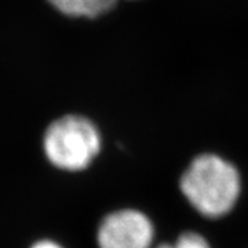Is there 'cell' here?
<instances>
[{
	"label": "cell",
	"instance_id": "cell-1",
	"mask_svg": "<svg viewBox=\"0 0 248 248\" xmlns=\"http://www.w3.org/2000/svg\"><path fill=\"white\" fill-rule=\"evenodd\" d=\"M181 187L197 211L207 217H221L237 202L239 172L226 160L215 155H202L185 171Z\"/></svg>",
	"mask_w": 248,
	"mask_h": 248
},
{
	"label": "cell",
	"instance_id": "cell-2",
	"mask_svg": "<svg viewBox=\"0 0 248 248\" xmlns=\"http://www.w3.org/2000/svg\"><path fill=\"white\" fill-rule=\"evenodd\" d=\"M43 148L55 167L80 171L95 159L101 149V134L97 125L84 116H62L47 127Z\"/></svg>",
	"mask_w": 248,
	"mask_h": 248
},
{
	"label": "cell",
	"instance_id": "cell-5",
	"mask_svg": "<svg viewBox=\"0 0 248 248\" xmlns=\"http://www.w3.org/2000/svg\"><path fill=\"white\" fill-rule=\"evenodd\" d=\"M159 248H210V246L200 234L184 233L175 244H163Z\"/></svg>",
	"mask_w": 248,
	"mask_h": 248
},
{
	"label": "cell",
	"instance_id": "cell-3",
	"mask_svg": "<svg viewBox=\"0 0 248 248\" xmlns=\"http://www.w3.org/2000/svg\"><path fill=\"white\" fill-rule=\"evenodd\" d=\"M153 226L135 210H122L108 215L98 229L99 248H151Z\"/></svg>",
	"mask_w": 248,
	"mask_h": 248
},
{
	"label": "cell",
	"instance_id": "cell-4",
	"mask_svg": "<svg viewBox=\"0 0 248 248\" xmlns=\"http://www.w3.org/2000/svg\"><path fill=\"white\" fill-rule=\"evenodd\" d=\"M58 13L71 18H97L115 7L117 0H47Z\"/></svg>",
	"mask_w": 248,
	"mask_h": 248
},
{
	"label": "cell",
	"instance_id": "cell-6",
	"mask_svg": "<svg viewBox=\"0 0 248 248\" xmlns=\"http://www.w3.org/2000/svg\"><path fill=\"white\" fill-rule=\"evenodd\" d=\"M32 248H62L61 246H58L57 243L50 241V240H43V241H39L36 243L35 246Z\"/></svg>",
	"mask_w": 248,
	"mask_h": 248
}]
</instances>
